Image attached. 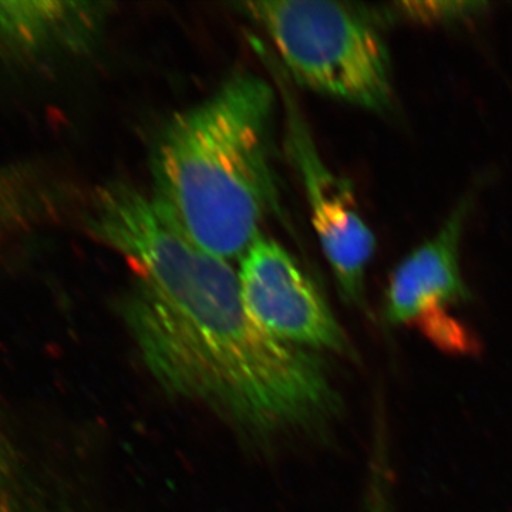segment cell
I'll return each instance as SVG.
<instances>
[{
	"label": "cell",
	"mask_w": 512,
	"mask_h": 512,
	"mask_svg": "<svg viewBox=\"0 0 512 512\" xmlns=\"http://www.w3.org/2000/svg\"><path fill=\"white\" fill-rule=\"evenodd\" d=\"M80 215L84 231L134 269L121 315L161 389L254 436L318 429L338 416L319 357L259 328L231 262L185 237L151 194L113 181Z\"/></svg>",
	"instance_id": "6da1fadb"
},
{
	"label": "cell",
	"mask_w": 512,
	"mask_h": 512,
	"mask_svg": "<svg viewBox=\"0 0 512 512\" xmlns=\"http://www.w3.org/2000/svg\"><path fill=\"white\" fill-rule=\"evenodd\" d=\"M274 82L232 74L208 99L174 114L150 157L151 197L195 245L239 261L281 210Z\"/></svg>",
	"instance_id": "7a4b0ae2"
},
{
	"label": "cell",
	"mask_w": 512,
	"mask_h": 512,
	"mask_svg": "<svg viewBox=\"0 0 512 512\" xmlns=\"http://www.w3.org/2000/svg\"><path fill=\"white\" fill-rule=\"evenodd\" d=\"M234 6L264 30L296 83L376 113L392 109V62L373 12L323 0Z\"/></svg>",
	"instance_id": "3957f363"
},
{
	"label": "cell",
	"mask_w": 512,
	"mask_h": 512,
	"mask_svg": "<svg viewBox=\"0 0 512 512\" xmlns=\"http://www.w3.org/2000/svg\"><path fill=\"white\" fill-rule=\"evenodd\" d=\"M269 66L284 107L286 151L298 171L320 248L340 296L367 311L366 271L376 251L375 234L360 214L352 183L323 160L305 113L285 82L284 70L272 59Z\"/></svg>",
	"instance_id": "277c9868"
},
{
	"label": "cell",
	"mask_w": 512,
	"mask_h": 512,
	"mask_svg": "<svg viewBox=\"0 0 512 512\" xmlns=\"http://www.w3.org/2000/svg\"><path fill=\"white\" fill-rule=\"evenodd\" d=\"M239 284L252 320L269 336L305 350L356 359L325 296L288 249L259 235L239 259Z\"/></svg>",
	"instance_id": "5b68a950"
},
{
	"label": "cell",
	"mask_w": 512,
	"mask_h": 512,
	"mask_svg": "<svg viewBox=\"0 0 512 512\" xmlns=\"http://www.w3.org/2000/svg\"><path fill=\"white\" fill-rule=\"evenodd\" d=\"M466 195L440 231L410 252L394 269L384 295L383 319L387 325L419 323L434 342L457 329L444 309L470 299L460 268V245L470 211Z\"/></svg>",
	"instance_id": "8992f818"
},
{
	"label": "cell",
	"mask_w": 512,
	"mask_h": 512,
	"mask_svg": "<svg viewBox=\"0 0 512 512\" xmlns=\"http://www.w3.org/2000/svg\"><path fill=\"white\" fill-rule=\"evenodd\" d=\"M104 2H0V55L18 62L82 55L113 13Z\"/></svg>",
	"instance_id": "52a82bcc"
},
{
	"label": "cell",
	"mask_w": 512,
	"mask_h": 512,
	"mask_svg": "<svg viewBox=\"0 0 512 512\" xmlns=\"http://www.w3.org/2000/svg\"><path fill=\"white\" fill-rule=\"evenodd\" d=\"M64 205L60 185L35 164H0V245L57 217Z\"/></svg>",
	"instance_id": "ba28073f"
},
{
	"label": "cell",
	"mask_w": 512,
	"mask_h": 512,
	"mask_svg": "<svg viewBox=\"0 0 512 512\" xmlns=\"http://www.w3.org/2000/svg\"><path fill=\"white\" fill-rule=\"evenodd\" d=\"M389 431L383 403L375 407L372 446H370L369 468L365 495L360 512H394L393 476L390 464Z\"/></svg>",
	"instance_id": "9c48e42d"
},
{
	"label": "cell",
	"mask_w": 512,
	"mask_h": 512,
	"mask_svg": "<svg viewBox=\"0 0 512 512\" xmlns=\"http://www.w3.org/2000/svg\"><path fill=\"white\" fill-rule=\"evenodd\" d=\"M0 512H47L26 490L12 453L0 443Z\"/></svg>",
	"instance_id": "30bf717a"
},
{
	"label": "cell",
	"mask_w": 512,
	"mask_h": 512,
	"mask_svg": "<svg viewBox=\"0 0 512 512\" xmlns=\"http://www.w3.org/2000/svg\"><path fill=\"white\" fill-rule=\"evenodd\" d=\"M484 3L471 2H413L400 3V13L420 22H453L477 15Z\"/></svg>",
	"instance_id": "8fae6325"
}]
</instances>
